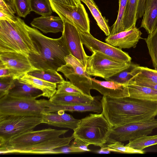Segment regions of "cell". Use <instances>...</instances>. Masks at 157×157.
<instances>
[{"label":"cell","mask_w":157,"mask_h":157,"mask_svg":"<svg viewBox=\"0 0 157 157\" xmlns=\"http://www.w3.org/2000/svg\"><path fill=\"white\" fill-rule=\"evenodd\" d=\"M127 2L128 0H119V8L118 15L116 21L111 27L110 35L123 31L122 20Z\"/></svg>","instance_id":"cell-33"},{"label":"cell","mask_w":157,"mask_h":157,"mask_svg":"<svg viewBox=\"0 0 157 157\" xmlns=\"http://www.w3.org/2000/svg\"><path fill=\"white\" fill-rule=\"evenodd\" d=\"M8 2H10V0H6Z\"/></svg>","instance_id":"cell-46"},{"label":"cell","mask_w":157,"mask_h":157,"mask_svg":"<svg viewBox=\"0 0 157 157\" xmlns=\"http://www.w3.org/2000/svg\"><path fill=\"white\" fill-rule=\"evenodd\" d=\"M129 83L147 86L157 90V83L134 78L130 80L128 84Z\"/></svg>","instance_id":"cell-40"},{"label":"cell","mask_w":157,"mask_h":157,"mask_svg":"<svg viewBox=\"0 0 157 157\" xmlns=\"http://www.w3.org/2000/svg\"><path fill=\"white\" fill-rule=\"evenodd\" d=\"M14 80L11 76L0 77V98L8 94Z\"/></svg>","instance_id":"cell-39"},{"label":"cell","mask_w":157,"mask_h":157,"mask_svg":"<svg viewBox=\"0 0 157 157\" xmlns=\"http://www.w3.org/2000/svg\"><path fill=\"white\" fill-rule=\"evenodd\" d=\"M24 21L18 17L15 22L0 20V53L17 52L29 56L38 54Z\"/></svg>","instance_id":"cell-4"},{"label":"cell","mask_w":157,"mask_h":157,"mask_svg":"<svg viewBox=\"0 0 157 157\" xmlns=\"http://www.w3.org/2000/svg\"><path fill=\"white\" fill-rule=\"evenodd\" d=\"M42 123L60 128H67L73 130L78 126L80 120L75 118L71 115L63 110L46 113L42 116Z\"/></svg>","instance_id":"cell-17"},{"label":"cell","mask_w":157,"mask_h":157,"mask_svg":"<svg viewBox=\"0 0 157 157\" xmlns=\"http://www.w3.org/2000/svg\"><path fill=\"white\" fill-rule=\"evenodd\" d=\"M129 96L157 102V90L151 87L132 83L127 85Z\"/></svg>","instance_id":"cell-24"},{"label":"cell","mask_w":157,"mask_h":157,"mask_svg":"<svg viewBox=\"0 0 157 157\" xmlns=\"http://www.w3.org/2000/svg\"><path fill=\"white\" fill-rule=\"evenodd\" d=\"M129 141L126 146L138 150H143L146 147L157 144V135L152 136H143Z\"/></svg>","instance_id":"cell-30"},{"label":"cell","mask_w":157,"mask_h":157,"mask_svg":"<svg viewBox=\"0 0 157 157\" xmlns=\"http://www.w3.org/2000/svg\"><path fill=\"white\" fill-rule=\"evenodd\" d=\"M55 104L45 99L20 98L7 94L0 98V115L42 116Z\"/></svg>","instance_id":"cell-6"},{"label":"cell","mask_w":157,"mask_h":157,"mask_svg":"<svg viewBox=\"0 0 157 157\" xmlns=\"http://www.w3.org/2000/svg\"><path fill=\"white\" fill-rule=\"evenodd\" d=\"M41 123L42 116L0 115V145L11 138L33 130Z\"/></svg>","instance_id":"cell-7"},{"label":"cell","mask_w":157,"mask_h":157,"mask_svg":"<svg viewBox=\"0 0 157 157\" xmlns=\"http://www.w3.org/2000/svg\"><path fill=\"white\" fill-rule=\"evenodd\" d=\"M28 74L33 77L52 83L59 84L64 79L57 71L48 69H37L31 71Z\"/></svg>","instance_id":"cell-28"},{"label":"cell","mask_w":157,"mask_h":157,"mask_svg":"<svg viewBox=\"0 0 157 157\" xmlns=\"http://www.w3.org/2000/svg\"><path fill=\"white\" fill-rule=\"evenodd\" d=\"M84 3L89 10L98 25L107 36L110 34V30L108 22L105 18L103 17L93 0H80Z\"/></svg>","instance_id":"cell-26"},{"label":"cell","mask_w":157,"mask_h":157,"mask_svg":"<svg viewBox=\"0 0 157 157\" xmlns=\"http://www.w3.org/2000/svg\"><path fill=\"white\" fill-rule=\"evenodd\" d=\"M142 33L136 25L130 29L107 36L105 39L106 43L112 46L121 49L136 47Z\"/></svg>","instance_id":"cell-15"},{"label":"cell","mask_w":157,"mask_h":157,"mask_svg":"<svg viewBox=\"0 0 157 157\" xmlns=\"http://www.w3.org/2000/svg\"><path fill=\"white\" fill-rule=\"evenodd\" d=\"M139 0H128L122 20L123 31L136 25Z\"/></svg>","instance_id":"cell-25"},{"label":"cell","mask_w":157,"mask_h":157,"mask_svg":"<svg viewBox=\"0 0 157 157\" xmlns=\"http://www.w3.org/2000/svg\"><path fill=\"white\" fill-rule=\"evenodd\" d=\"M112 127L103 114L90 113L80 120L74 131L75 138H78L90 145L101 147L107 143Z\"/></svg>","instance_id":"cell-5"},{"label":"cell","mask_w":157,"mask_h":157,"mask_svg":"<svg viewBox=\"0 0 157 157\" xmlns=\"http://www.w3.org/2000/svg\"><path fill=\"white\" fill-rule=\"evenodd\" d=\"M55 94L70 95L84 94L70 81L64 80L57 85V90Z\"/></svg>","instance_id":"cell-35"},{"label":"cell","mask_w":157,"mask_h":157,"mask_svg":"<svg viewBox=\"0 0 157 157\" xmlns=\"http://www.w3.org/2000/svg\"><path fill=\"white\" fill-rule=\"evenodd\" d=\"M79 3H81L80 0H76Z\"/></svg>","instance_id":"cell-45"},{"label":"cell","mask_w":157,"mask_h":157,"mask_svg":"<svg viewBox=\"0 0 157 157\" xmlns=\"http://www.w3.org/2000/svg\"><path fill=\"white\" fill-rule=\"evenodd\" d=\"M101 99L100 96H95L93 102L89 105H63L55 104L48 109L47 113L63 110L71 112H93L99 113L102 111Z\"/></svg>","instance_id":"cell-19"},{"label":"cell","mask_w":157,"mask_h":157,"mask_svg":"<svg viewBox=\"0 0 157 157\" xmlns=\"http://www.w3.org/2000/svg\"><path fill=\"white\" fill-rule=\"evenodd\" d=\"M26 27L38 53L30 54L28 56L34 67L38 69L57 71L59 68L66 63L65 58L71 54L63 34L60 37L53 39L44 36L37 29L27 24Z\"/></svg>","instance_id":"cell-3"},{"label":"cell","mask_w":157,"mask_h":157,"mask_svg":"<svg viewBox=\"0 0 157 157\" xmlns=\"http://www.w3.org/2000/svg\"><path fill=\"white\" fill-rule=\"evenodd\" d=\"M101 113L112 127H119L157 115V102L130 96L116 98L103 95Z\"/></svg>","instance_id":"cell-2"},{"label":"cell","mask_w":157,"mask_h":157,"mask_svg":"<svg viewBox=\"0 0 157 157\" xmlns=\"http://www.w3.org/2000/svg\"><path fill=\"white\" fill-rule=\"evenodd\" d=\"M157 25V0H146L140 27L144 28L149 34Z\"/></svg>","instance_id":"cell-21"},{"label":"cell","mask_w":157,"mask_h":157,"mask_svg":"<svg viewBox=\"0 0 157 157\" xmlns=\"http://www.w3.org/2000/svg\"><path fill=\"white\" fill-rule=\"evenodd\" d=\"M12 4L19 17L25 18L31 12L30 0H13Z\"/></svg>","instance_id":"cell-36"},{"label":"cell","mask_w":157,"mask_h":157,"mask_svg":"<svg viewBox=\"0 0 157 157\" xmlns=\"http://www.w3.org/2000/svg\"><path fill=\"white\" fill-rule=\"evenodd\" d=\"M140 72L133 78L157 83V70L140 66Z\"/></svg>","instance_id":"cell-37"},{"label":"cell","mask_w":157,"mask_h":157,"mask_svg":"<svg viewBox=\"0 0 157 157\" xmlns=\"http://www.w3.org/2000/svg\"><path fill=\"white\" fill-rule=\"evenodd\" d=\"M42 94L40 90L21 82L19 79H15L8 94L18 97L36 98L42 96Z\"/></svg>","instance_id":"cell-23"},{"label":"cell","mask_w":157,"mask_h":157,"mask_svg":"<svg viewBox=\"0 0 157 157\" xmlns=\"http://www.w3.org/2000/svg\"><path fill=\"white\" fill-rule=\"evenodd\" d=\"M64 23L63 32L70 54L78 60L85 67L87 55L83 48L79 31L73 25Z\"/></svg>","instance_id":"cell-14"},{"label":"cell","mask_w":157,"mask_h":157,"mask_svg":"<svg viewBox=\"0 0 157 157\" xmlns=\"http://www.w3.org/2000/svg\"><path fill=\"white\" fill-rule=\"evenodd\" d=\"M30 24L33 27L39 29L45 34L62 33L64 29V22L59 16H41L34 18Z\"/></svg>","instance_id":"cell-18"},{"label":"cell","mask_w":157,"mask_h":157,"mask_svg":"<svg viewBox=\"0 0 157 157\" xmlns=\"http://www.w3.org/2000/svg\"><path fill=\"white\" fill-rule=\"evenodd\" d=\"M54 2H58L68 6H75L78 5L81 3H79L76 0H50Z\"/></svg>","instance_id":"cell-42"},{"label":"cell","mask_w":157,"mask_h":157,"mask_svg":"<svg viewBox=\"0 0 157 157\" xmlns=\"http://www.w3.org/2000/svg\"><path fill=\"white\" fill-rule=\"evenodd\" d=\"M151 57L152 65L157 70V25L147 37L144 39Z\"/></svg>","instance_id":"cell-29"},{"label":"cell","mask_w":157,"mask_h":157,"mask_svg":"<svg viewBox=\"0 0 157 157\" xmlns=\"http://www.w3.org/2000/svg\"><path fill=\"white\" fill-rule=\"evenodd\" d=\"M66 63L59 68L57 71L62 73L75 86L86 95L91 96L92 81L90 75L85 67L71 54L65 58Z\"/></svg>","instance_id":"cell-10"},{"label":"cell","mask_w":157,"mask_h":157,"mask_svg":"<svg viewBox=\"0 0 157 157\" xmlns=\"http://www.w3.org/2000/svg\"><path fill=\"white\" fill-rule=\"evenodd\" d=\"M79 31L83 44L92 52L97 51L119 61L127 63L131 62V57L121 49L98 40L90 33Z\"/></svg>","instance_id":"cell-13"},{"label":"cell","mask_w":157,"mask_h":157,"mask_svg":"<svg viewBox=\"0 0 157 157\" xmlns=\"http://www.w3.org/2000/svg\"><path fill=\"white\" fill-rule=\"evenodd\" d=\"M91 89H94L103 95L116 98L129 96L127 85L116 82L100 81L95 78H91Z\"/></svg>","instance_id":"cell-16"},{"label":"cell","mask_w":157,"mask_h":157,"mask_svg":"<svg viewBox=\"0 0 157 157\" xmlns=\"http://www.w3.org/2000/svg\"><path fill=\"white\" fill-rule=\"evenodd\" d=\"M12 0H10V2L12 3Z\"/></svg>","instance_id":"cell-47"},{"label":"cell","mask_w":157,"mask_h":157,"mask_svg":"<svg viewBox=\"0 0 157 157\" xmlns=\"http://www.w3.org/2000/svg\"><path fill=\"white\" fill-rule=\"evenodd\" d=\"M86 56L85 69L90 75L105 80L128 68L130 63H125L106 56L98 51Z\"/></svg>","instance_id":"cell-8"},{"label":"cell","mask_w":157,"mask_h":157,"mask_svg":"<svg viewBox=\"0 0 157 157\" xmlns=\"http://www.w3.org/2000/svg\"><path fill=\"white\" fill-rule=\"evenodd\" d=\"M140 71V66L131 62L128 68L105 80L113 81L127 85L129 81L139 74Z\"/></svg>","instance_id":"cell-27"},{"label":"cell","mask_w":157,"mask_h":157,"mask_svg":"<svg viewBox=\"0 0 157 157\" xmlns=\"http://www.w3.org/2000/svg\"><path fill=\"white\" fill-rule=\"evenodd\" d=\"M31 11L41 15H51L52 10L49 0H30Z\"/></svg>","instance_id":"cell-31"},{"label":"cell","mask_w":157,"mask_h":157,"mask_svg":"<svg viewBox=\"0 0 157 157\" xmlns=\"http://www.w3.org/2000/svg\"><path fill=\"white\" fill-rule=\"evenodd\" d=\"M145 1L146 0H139L136 15L137 20L142 17L143 15L144 6Z\"/></svg>","instance_id":"cell-41"},{"label":"cell","mask_w":157,"mask_h":157,"mask_svg":"<svg viewBox=\"0 0 157 157\" xmlns=\"http://www.w3.org/2000/svg\"><path fill=\"white\" fill-rule=\"evenodd\" d=\"M90 144L78 138H75L71 145H69L71 153H79L90 151L88 148Z\"/></svg>","instance_id":"cell-38"},{"label":"cell","mask_w":157,"mask_h":157,"mask_svg":"<svg viewBox=\"0 0 157 157\" xmlns=\"http://www.w3.org/2000/svg\"><path fill=\"white\" fill-rule=\"evenodd\" d=\"M157 128V119L137 121L119 127H112L108 137L109 144L116 142L133 140L151 133Z\"/></svg>","instance_id":"cell-9"},{"label":"cell","mask_w":157,"mask_h":157,"mask_svg":"<svg viewBox=\"0 0 157 157\" xmlns=\"http://www.w3.org/2000/svg\"><path fill=\"white\" fill-rule=\"evenodd\" d=\"M0 63L7 68L14 79H19L25 74L37 69L32 65L28 56L17 52L0 53Z\"/></svg>","instance_id":"cell-12"},{"label":"cell","mask_w":157,"mask_h":157,"mask_svg":"<svg viewBox=\"0 0 157 157\" xmlns=\"http://www.w3.org/2000/svg\"><path fill=\"white\" fill-rule=\"evenodd\" d=\"M15 13L12 4L6 2L5 0H0V20L16 21L18 17L15 15Z\"/></svg>","instance_id":"cell-32"},{"label":"cell","mask_w":157,"mask_h":157,"mask_svg":"<svg viewBox=\"0 0 157 157\" xmlns=\"http://www.w3.org/2000/svg\"><path fill=\"white\" fill-rule=\"evenodd\" d=\"M107 147L111 152L124 154L144 153L143 150H138L131 147L124 146L121 142L117 141L113 143L106 144Z\"/></svg>","instance_id":"cell-34"},{"label":"cell","mask_w":157,"mask_h":157,"mask_svg":"<svg viewBox=\"0 0 157 157\" xmlns=\"http://www.w3.org/2000/svg\"><path fill=\"white\" fill-rule=\"evenodd\" d=\"M68 131L51 128L32 130L11 138L0 145V153L53 154L55 149L69 145L74 139L73 134L69 137H59Z\"/></svg>","instance_id":"cell-1"},{"label":"cell","mask_w":157,"mask_h":157,"mask_svg":"<svg viewBox=\"0 0 157 157\" xmlns=\"http://www.w3.org/2000/svg\"><path fill=\"white\" fill-rule=\"evenodd\" d=\"M100 149L97 151V152L99 154H109L111 152L108 150L106 146V144H105L102 145Z\"/></svg>","instance_id":"cell-44"},{"label":"cell","mask_w":157,"mask_h":157,"mask_svg":"<svg viewBox=\"0 0 157 157\" xmlns=\"http://www.w3.org/2000/svg\"><path fill=\"white\" fill-rule=\"evenodd\" d=\"M50 1L53 11L56 13L64 22L73 25L79 31L90 33V20L82 4L73 6Z\"/></svg>","instance_id":"cell-11"},{"label":"cell","mask_w":157,"mask_h":157,"mask_svg":"<svg viewBox=\"0 0 157 157\" xmlns=\"http://www.w3.org/2000/svg\"><path fill=\"white\" fill-rule=\"evenodd\" d=\"M11 76L7 68L0 63V77Z\"/></svg>","instance_id":"cell-43"},{"label":"cell","mask_w":157,"mask_h":157,"mask_svg":"<svg viewBox=\"0 0 157 157\" xmlns=\"http://www.w3.org/2000/svg\"><path fill=\"white\" fill-rule=\"evenodd\" d=\"M19 81L41 90L42 96L50 99L56 93L57 84L49 82L29 75L25 74Z\"/></svg>","instance_id":"cell-20"},{"label":"cell","mask_w":157,"mask_h":157,"mask_svg":"<svg viewBox=\"0 0 157 157\" xmlns=\"http://www.w3.org/2000/svg\"><path fill=\"white\" fill-rule=\"evenodd\" d=\"M94 97L85 94L70 95L55 94L49 99L53 103L63 105H89L94 101Z\"/></svg>","instance_id":"cell-22"}]
</instances>
